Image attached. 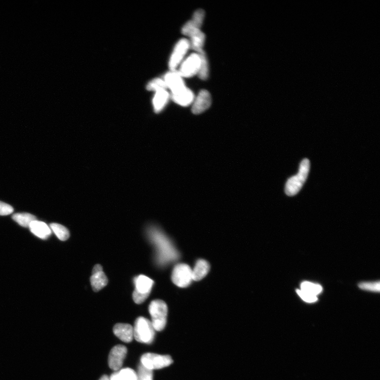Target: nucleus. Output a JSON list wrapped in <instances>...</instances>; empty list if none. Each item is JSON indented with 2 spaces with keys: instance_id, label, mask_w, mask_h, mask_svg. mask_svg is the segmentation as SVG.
<instances>
[{
  "instance_id": "nucleus-26",
  "label": "nucleus",
  "mask_w": 380,
  "mask_h": 380,
  "mask_svg": "<svg viewBox=\"0 0 380 380\" xmlns=\"http://www.w3.org/2000/svg\"><path fill=\"white\" fill-rule=\"evenodd\" d=\"M167 88L168 87L165 80L160 79L153 80L147 85V89L156 91Z\"/></svg>"
},
{
  "instance_id": "nucleus-18",
  "label": "nucleus",
  "mask_w": 380,
  "mask_h": 380,
  "mask_svg": "<svg viewBox=\"0 0 380 380\" xmlns=\"http://www.w3.org/2000/svg\"><path fill=\"white\" fill-rule=\"evenodd\" d=\"M211 269L209 263L204 259L197 261L195 268L192 270L193 281H199L205 278Z\"/></svg>"
},
{
  "instance_id": "nucleus-20",
  "label": "nucleus",
  "mask_w": 380,
  "mask_h": 380,
  "mask_svg": "<svg viewBox=\"0 0 380 380\" xmlns=\"http://www.w3.org/2000/svg\"><path fill=\"white\" fill-rule=\"evenodd\" d=\"M190 38V47L195 50L197 53L200 52L203 50L204 45L205 42V35L202 32L201 30L198 32L191 34L189 36Z\"/></svg>"
},
{
  "instance_id": "nucleus-5",
  "label": "nucleus",
  "mask_w": 380,
  "mask_h": 380,
  "mask_svg": "<svg viewBox=\"0 0 380 380\" xmlns=\"http://www.w3.org/2000/svg\"><path fill=\"white\" fill-rule=\"evenodd\" d=\"M172 280L179 288H187L193 281L192 269L185 263L176 265L173 270Z\"/></svg>"
},
{
  "instance_id": "nucleus-32",
  "label": "nucleus",
  "mask_w": 380,
  "mask_h": 380,
  "mask_svg": "<svg viewBox=\"0 0 380 380\" xmlns=\"http://www.w3.org/2000/svg\"><path fill=\"white\" fill-rule=\"evenodd\" d=\"M110 380H122L119 372H115L110 378Z\"/></svg>"
},
{
  "instance_id": "nucleus-24",
  "label": "nucleus",
  "mask_w": 380,
  "mask_h": 380,
  "mask_svg": "<svg viewBox=\"0 0 380 380\" xmlns=\"http://www.w3.org/2000/svg\"><path fill=\"white\" fill-rule=\"evenodd\" d=\"M301 290L309 294L317 296L322 292V286L320 285L314 284L312 283L305 282L301 284Z\"/></svg>"
},
{
  "instance_id": "nucleus-17",
  "label": "nucleus",
  "mask_w": 380,
  "mask_h": 380,
  "mask_svg": "<svg viewBox=\"0 0 380 380\" xmlns=\"http://www.w3.org/2000/svg\"><path fill=\"white\" fill-rule=\"evenodd\" d=\"M135 291L138 293L150 294L152 289L154 281L144 275H139L135 278Z\"/></svg>"
},
{
  "instance_id": "nucleus-6",
  "label": "nucleus",
  "mask_w": 380,
  "mask_h": 380,
  "mask_svg": "<svg viewBox=\"0 0 380 380\" xmlns=\"http://www.w3.org/2000/svg\"><path fill=\"white\" fill-rule=\"evenodd\" d=\"M159 248L160 257L164 261L174 260L178 258V253L173 245L161 234H156L155 236ZM160 258V259H161Z\"/></svg>"
},
{
  "instance_id": "nucleus-28",
  "label": "nucleus",
  "mask_w": 380,
  "mask_h": 380,
  "mask_svg": "<svg viewBox=\"0 0 380 380\" xmlns=\"http://www.w3.org/2000/svg\"><path fill=\"white\" fill-rule=\"evenodd\" d=\"M359 288L363 290L380 292V282L362 283L359 284Z\"/></svg>"
},
{
  "instance_id": "nucleus-9",
  "label": "nucleus",
  "mask_w": 380,
  "mask_h": 380,
  "mask_svg": "<svg viewBox=\"0 0 380 380\" xmlns=\"http://www.w3.org/2000/svg\"><path fill=\"white\" fill-rule=\"evenodd\" d=\"M127 353V348L122 345H116L112 349L108 356V365L114 371H118L122 367Z\"/></svg>"
},
{
  "instance_id": "nucleus-15",
  "label": "nucleus",
  "mask_w": 380,
  "mask_h": 380,
  "mask_svg": "<svg viewBox=\"0 0 380 380\" xmlns=\"http://www.w3.org/2000/svg\"><path fill=\"white\" fill-rule=\"evenodd\" d=\"M29 228L33 234L42 239H46L51 235L50 228L42 221L35 220L32 222Z\"/></svg>"
},
{
  "instance_id": "nucleus-33",
  "label": "nucleus",
  "mask_w": 380,
  "mask_h": 380,
  "mask_svg": "<svg viewBox=\"0 0 380 380\" xmlns=\"http://www.w3.org/2000/svg\"><path fill=\"white\" fill-rule=\"evenodd\" d=\"M99 380H110V378L107 375H104L101 377Z\"/></svg>"
},
{
  "instance_id": "nucleus-23",
  "label": "nucleus",
  "mask_w": 380,
  "mask_h": 380,
  "mask_svg": "<svg viewBox=\"0 0 380 380\" xmlns=\"http://www.w3.org/2000/svg\"><path fill=\"white\" fill-rule=\"evenodd\" d=\"M50 228L54 233L61 241H66L70 236L69 230L61 224L53 223L50 224Z\"/></svg>"
},
{
  "instance_id": "nucleus-11",
  "label": "nucleus",
  "mask_w": 380,
  "mask_h": 380,
  "mask_svg": "<svg viewBox=\"0 0 380 380\" xmlns=\"http://www.w3.org/2000/svg\"><path fill=\"white\" fill-rule=\"evenodd\" d=\"M205 17V12L203 9L197 10L193 15L191 20L185 23L182 29L183 35L188 36L191 34L200 30Z\"/></svg>"
},
{
  "instance_id": "nucleus-2",
  "label": "nucleus",
  "mask_w": 380,
  "mask_h": 380,
  "mask_svg": "<svg viewBox=\"0 0 380 380\" xmlns=\"http://www.w3.org/2000/svg\"><path fill=\"white\" fill-rule=\"evenodd\" d=\"M149 310L154 330L158 332L164 330L167 325L168 312L166 302L160 299L154 300L151 302Z\"/></svg>"
},
{
  "instance_id": "nucleus-7",
  "label": "nucleus",
  "mask_w": 380,
  "mask_h": 380,
  "mask_svg": "<svg viewBox=\"0 0 380 380\" xmlns=\"http://www.w3.org/2000/svg\"><path fill=\"white\" fill-rule=\"evenodd\" d=\"M200 65V57L198 53H192L184 60L178 72L182 77H190L198 73Z\"/></svg>"
},
{
  "instance_id": "nucleus-30",
  "label": "nucleus",
  "mask_w": 380,
  "mask_h": 380,
  "mask_svg": "<svg viewBox=\"0 0 380 380\" xmlns=\"http://www.w3.org/2000/svg\"><path fill=\"white\" fill-rule=\"evenodd\" d=\"M13 208L9 205L0 201V215H7L13 212Z\"/></svg>"
},
{
  "instance_id": "nucleus-3",
  "label": "nucleus",
  "mask_w": 380,
  "mask_h": 380,
  "mask_svg": "<svg viewBox=\"0 0 380 380\" xmlns=\"http://www.w3.org/2000/svg\"><path fill=\"white\" fill-rule=\"evenodd\" d=\"M134 331V338L138 342L150 344L155 337V330L150 321L144 317H139L136 320Z\"/></svg>"
},
{
  "instance_id": "nucleus-10",
  "label": "nucleus",
  "mask_w": 380,
  "mask_h": 380,
  "mask_svg": "<svg viewBox=\"0 0 380 380\" xmlns=\"http://www.w3.org/2000/svg\"><path fill=\"white\" fill-rule=\"evenodd\" d=\"M212 103L211 96L206 90H202L196 98H195L192 107L194 114L198 115L204 113L211 107Z\"/></svg>"
},
{
  "instance_id": "nucleus-27",
  "label": "nucleus",
  "mask_w": 380,
  "mask_h": 380,
  "mask_svg": "<svg viewBox=\"0 0 380 380\" xmlns=\"http://www.w3.org/2000/svg\"><path fill=\"white\" fill-rule=\"evenodd\" d=\"M122 380H138L136 372L130 368L123 369L119 371Z\"/></svg>"
},
{
  "instance_id": "nucleus-16",
  "label": "nucleus",
  "mask_w": 380,
  "mask_h": 380,
  "mask_svg": "<svg viewBox=\"0 0 380 380\" xmlns=\"http://www.w3.org/2000/svg\"><path fill=\"white\" fill-rule=\"evenodd\" d=\"M172 97L174 102L182 106H188L191 105L195 99L193 93L187 87L175 94H172Z\"/></svg>"
},
{
  "instance_id": "nucleus-21",
  "label": "nucleus",
  "mask_w": 380,
  "mask_h": 380,
  "mask_svg": "<svg viewBox=\"0 0 380 380\" xmlns=\"http://www.w3.org/2000/svg\"><path fill=\"white\" fill-rule=\"evenodd\" d=\"M12 219L23 227H29L31 223L37 220L35 215L28 213L14 214Z\"/></svg>"
},
{
  "instance_id": "nucleus-8",
  "label": "nucleus",
  "mask_w": 380,
  "mask_h": 380,
  "mask_svg": "<svg viewBox=\"0 0 380 380\" xmlns=\"http://www.w3.org/2000/svg\"><path fill=\"white\" fill-rule=\"evenodd\" d=\"M189 48V42L185 39L177 43L169 61V67L172 71H175L176 68L180 64Z\"/></svg>"
},
{
  "instance_id": "nucleus-19",
  "label": "nucleus",
  "mask_w": 380,
  "mask_h": 380,
  "mask_svg": "<svg viewBox=\"0 0 380 380\" xmlns=\"http://www.w3.org/2000/svg\"><path fill=\"white\" fill-rule=\"evenodd\" d=\"M169 94L166 89L156 91L153 99V107L155 112L158 113L164 109L168 102Z\"/></svg>"
},
{
  "instance_id": "nucleus-13",
  "label": "nucleus",
  "mask_w": 380,
  "mask_h": 380,
  "mask_svg": "<svg viewBox=\"0 0 380 380\" xmlns=\"http://www.w3.org/2000/svg\"><path fill=\"white\" fill-rule=\"evenodd\" d=\"M168 88L172 91V94H175L185 87L182 77L178 72L172 71L167 73L164 79Z\"/></svg>"
},
{
  "instance_id": "nucleus-4",
  "label": "nucleus",
  "mask_w": 380,
  "mask_h": 380,
  "mask_svg": "<svg viewBox=\"0 0 380 380\" xmlns=\"http://www.w3.org/2000/svg\"><path fill=\"white\" fill-rule=\"evenodd\" d=\"M141 362L144 367L153 370L168 367L172 364L173 361L168 355L147 353L142 356Z\"/></svg>"
},
{
  "instance_id": "nucleus-12",
  "label": "nucleus",
  "mask_w": 380,
  "mask_h": 380,
  "mask_svg": "<svg viewBox=\"0 0 380 380\" xmlns=\"http://www.w3.org/2000/svg\"><path fill=\"white\" fill-rule=\"evenodd\" d=\"M90 281L92 290L96 292L103 289L107 285L108 278L103 271L102 266L96 265L94 266Z\"/></svg>"
},
{
  "instance_id": "nucleus-31",
  "label": "nucleus",
  "mask_w": 380,
  "mask_h": 380,
  "mask_svg": "<svg viewBox=\"0 0 380 380\" xmlns=\"http://www.w3.org/2000/svg\"><path fill=\"white\" fill-rule=\"evenodd\" d=\"M150 294H140L134 291L133 293V299L135 303L140 304L143 303V302L148 298Z\"/></svg>"
},
{
  "instance_id": "nucleus-29",
  "label": "nucleus",
  "mask_w": 380,
  "mask_h": 380,
  "mask_svg": "<svg viewBox=\"0 0 380 380\" xmlns=\"http://www.w3.org/2000/svg\"><path fill=\"white\" fill-rule=\"evenodd\" d=\"M299 296L307 302H314L317 300L316 296L301 290H297Z\"/></svg>"
},
{
  "instance_id": "nucleus-14",
  "label": "nucleus",
  "mask_w": 380,
  "mask_h": 380,
  "mask_svg": "<svg viewBox=\"0 0 380 380\" xmlns=\"http://www.w3.org/2000/svg\"><path fill=\"white\" fill-rule=\"evenodd\" d=\"M113 332L116 337L125 343H130L134 338L133 328L128 324H116L113 328Z\"/></svg>"
},
{
  "instance_id": "nucleus-25",
  "label": "nucleus",
  "mask_w": 380,
  "mask_h": 380,
  "mask_svg": "<svg viewBox=\"0 0 380 380\" xmlns=\"http://www.w3.org/2000/svg\"><path fill=\"white\" fill-rule=\"evenodd\" d=\"M137 375L138 380H153L152 370L145 368L142 364L138 366Z\"/></svg>"
},
{
  "instance_id": "nucleus-1",
  "label": "nucleus",
  "mask_w": 380,
  "mask_h": 380,
  "mask_svg": "<svg viewBox=\"0 0 380 380\" xmlns=\"http://www.w3.org/2000/svg\"><path fill=\"white\" fill-rule=\"evenodd\" d=\"M309 169V161L307 159L302 160L297 174L291 177L286 183L285 193L287 195L292 197L297 195L307 180Z\"/></svg>"
},
{
  "instance_id": "nucleus-22",
  "label": "nucleus",
  "mask_w": 380,
  "mask_h": 380,
  "mask_svg": "<svg viewBox=\"0 0 380 380\" xmlns=\"http://www.w3.org/2000/svg\"><path fill=\"white\" fill-rule=\"evenodd\" d=\"M200 57V65L198 75L201 80H206L209 76V64L204 51L198 53Z\"/></svg>"
}]
</instances>
